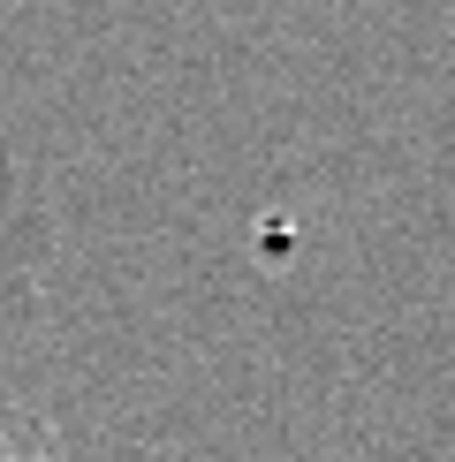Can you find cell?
<instances>
[{
    "instance_id": "obj_1",
    "label": "cell",
    "mask_w": 455,
    "mask_h": 462,
    "mask_svg": "<svg viewBox=\"0 0 455 462\" xmlns=\"http://www.w3.org/2000/svg\"><path fill=\"white\" fill-rule=\"evenodd\" d=\"M0 462H61L53 455V432L38 417H23L15 402H0Z\"/></svg>"
}]
</instances>
